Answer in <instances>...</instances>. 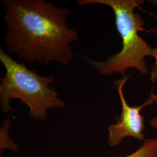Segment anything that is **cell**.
<instances>
[{"mask_svg": "<svg viewBox=\"0 0 157 157\" xmlns=\"http://www.w3.org/2000/svg\"><path fill=\"white\" fill-rule=\"evenodd\" d=\"M150 124L152 128L157 130V115L150 119Z\"/></svg>", "mask_w": 157, "mask_h": 157, "instance_id": "9c48e42d", "label": "cell"}, {"mask_svg": "<svg viewBox=\"0 0 157 157\" xmlns=\"http://www.w3.org/2000/svg\"><path fill=\"white\" fill-rule=\"evenodd\" d=\"M0 61L6 69L0 84V105L3 113H12L14 109L10 102L18 99L28 107L32 118L43 122L47 119L48 110L66 106L56 89L51 87L54 83V76H40L23 62H17L2 49Z\"/></svg>", "mask_w": 157, "mask_h": 157, "instance_id": "3957f363", "label": "cell"}, {"mask_svg": "<svg viewBox=\"0 0 157 157\" xmlns=\"http://www.w3.org/2000/svg\"><path fill=\"white\" fill-rule=\"evenodd\" d=\"M144 4L141 0H78V6L101 4L110 7L113 12L118 33L122 38L121 51L105 61H88L90 65L104 76L113 74L126 75L129 69H136L143 75H147L149 70L146 56H151L152 48L139 34L144 31V21L140 13L135 12L136 8Z\"/></svg>", "mask_w": 157, "mask_h": 157, "instance_id": "7a4b0ae2", "label": "cell"}, {"mask_svg": "<svg viewBox=\"0 0 157 157\" xmlns=\"http://www.w3.org/2000/svg\"><path fill=\"white\" fill-rule=\"evenodd\" d=\"M152 32H157V29L155 30H153ZM155 58V62L152 65L151 71H150V80L153 83L157 82V47L152 48L151 55Z\"/></svg>", "mask_w": 157, "mask_h": 157, "instance_id": "52a82bcc", "label": "cell"}, {"mask_svg": "<svg viewBox=\"0 0 157 157\" xmlns=\"http://www.w3.org/2000/svg\"><path fill=\"white\" fill-rule=\"evenodd\" d=\"M11 128V122L10 118L4 121L0 128V151L1 156L5 149H9L17 152L19 147L15 144L10 136V130Z\"/></svg>", "mask_w": 157, "mask_h": 157, "instance_id": "5b68a950", "label": "cell"}, {"mask_svg": "<svg viewBox=\"0 0 157 157\" xmlns=\"http://www.w3.org/2000/svg\"><path fill=\"white\" fill-rule=\"evenodd\" d=\"M152 4H154L155 5H157V0H152V1H150Z\"/></svg>", "mask_w": 157, "mask_h": 157, "instance_id": "30bf717a", "label": "cell"}, {"mask_svg": "<svg viewBox=\"0 0 157 157\" xmlns=\"http://www.w3.org/2000/svg\"><path fill=\"white\" fill-rule=\"evenodd\" d=\"M157 102V94H154L153 91H151V94L149 98L145 102L147 105H150L152 104Z\"/></svg>", "mask_w": 157, "mask_h": 157, "instance_id": "ba28073f", "label": "cell"}, {"mask_svg": "<svg viewBox=\"0 0 157 157\" xmlns=\"http://www.w3.org/2000/svg\"><path fill=\"white\" fill-rule=\"evenodd\" d=\"M6 48L23 62L66 65L73 59L72 43L78 34L69 28L68 8L45 0H2Z\"/></svg>", "mask_w": 157, "mask_h": 157, "instance_id": "6da1fadb", "label": "cell"}, {"mask_svg": "<svg viewBox=\"0 0 157 157\" xmlns=\"http://www.w3.org/2000/svg\"><path fill=\"white\" fill-rule=\"evenodd\" d=\"M136 151L128 155L121 157H157V137L145 139Z\"/></svg>", "mask_w": 157, "mask_h": 157, "instance_id": "8992f818", "label": "cell"}, {"mask_svg": "<svg viewBox=\"0 0 157 157\" xmlns=\"http://www.w3.org/2000/svg\"><path fill=\"white\" fill-rule=\"evenodd\" d=\"M129 76L124 75L122 78L114 82V87L120 98L122 112L117 118V123L110 124L108 128V145L113 147L121 144L124 139L131 137L137 140H145L144 119L141 111L147 106L144 102L140 106H130L124 95V84Z\"/></svg>", "mask_w": 157, "mask_h": 157, "instance_id": "277c9868", "label": "cell"}]
</instances>
